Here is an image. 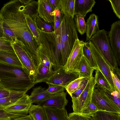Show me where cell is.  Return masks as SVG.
Returning <instances> with one entry per match:
<instances>
[{
  "label": "cell",
  "mask_w": 120,
  "mask_h": 120,
  "mask_svg": "<svg viewBox=\"0 0 120 120\" xmlns=\"http://www.w3.org/2000/svg\"><path fill=\"white\" fill-rule=\"evenodd\" d=\"M120 69L119 68H118L117 69L115 70L113 72H112L116 75L118 79L120 80Z\"/></svg>",
  "instance_id": "48"
},
{
  "label": "cell",
  "mask_w": 120,
  "mask_h": 120,
  "mask_svg": "<svg viewBox=\"0 0 120 120\" xmlns=\"http://www.w3.org/2000/svg\"><path fill=\"white\" fill-rule=\"evenodd\" d=\"M98 19V16L94 13L90 14L87 19L86 23L87 41H89L92 36L99 30Z\"/></svg>",
  "instance_id": "20"
},
{
  "label": "cell",
  "mask_w": 120,
  "mask_h": 120,
  "mask_svg": "<svg viewBox=\"0 0 120 120\" xmlns=\"http://www.w3.org/2000/svg\"><path fill=\"white\" fill-rule=\"evenodd\" d=\"M37 53L40 59V63L50 69L53 70L52 64L45 52L40 45L38 46L37 49Z\"/></svg>",
  "instance_id": "31"
},
{
  "label": "cell",
  "mask_w": 120,
  "mask_h": 120,
  "mask_svg": "<svg viewBox=\"0 0 120 120\" xmlns=\"http://www.w3.org/2000/svg\"><path fill=\"white\" fill-rule=\"evenodd\" d=\"M89 41L91 42L99 51L112 72L118 68L117 62L110 46L107 32L104 29L98 31Z\"/></svg>",
  "instance_id": "3"
},
{
  "label": "cell",
  "mask_w": 120,
  "mask_h": 120,
  "mask_svg": "<svg viewBox=\"0 0 120 120\" xmlns=\"http://www.w3.org/2000/svg\"><path fill=\"white\" fill-rule=\"evenodd\" d=\"M31 93L29 96V98L32 103L37 102L49 96L55 95L47 92L44 88L41 86L33 88Z\"/></svg>",
  "instance_id": "23"
},
{
  "label": "cell",
  "mask_w": 120,
  "mask_h": 120,
  "mask_svg": "<svg viewBox=\"0 0 120 120\" xmlns=\"http://www.w3.org/2000/svg\"><path fill=\"white\" fill-rule=\"evenodd\" d=\"M32 17L39 29L47 32H52L55 31L54 23H49L45 21L39 16L37 12L34 14Z\"/></svg>",
  "instance_id": "24"
},
{
  "label": "cell",
  "mask_w": 120,
  "mask_h": 120,
  "mask_svg": "<svg viewBox=\"0 0 120 120\" xmlns=\"http://www.w3.org/2000/svg\"><path fill=\"white\" fill-rule=\"evenodd\" d=\"M103 89L107 96L120 108V93L116 90L112 92Z\"/></svg>",
  "instance_id": "33"
},
{
  "label": "cell",
  "mask_w": 120,
  "mask_h": 120,
  "mask_svg": "<svg viewBox=\"0 0 120 120\" xmlns=\"http://www.w3.org/2000/svg\"><path fill=\"white\" fill-rule=\"evenodd\" d=\"M84 78H79L71 82L64 88L70 95L78 88Z\"/></svg>",
  "instance_id": "32"
},
{
  "label": "cell",
  "mask_w": 120,
  "mask_h": 120,
  "mask_svg": "<svg viewBox=\"0 0 120 120\" xmlns=\"http://www.w3.org/2000/svg\"><path fill=\"white\" fill-rule=\"evenodd\" d=\"M26 24L31 32L38 46L40 44L39 29L33 18L29 15L24 14Z\"/></svg>",
  "instance_id": "26"
},
{
  "label": "cell",
  "mask_w": 120,
  "mask_h": 120,
  "mask_svg": "<svg viewBox=\"0 0 120 120\" xmlns=\"http://www.w3.org/2000/svg\"><path fill=\"white\" fill-rule=\"evenodd\" d=\"M37 70L38 73L34 79L33 83L35 84L42 82H47L55 72L41 63L38 66Z\"/></svg>",
  "instance_id": "17"
},
{
  "label": "cell",
  "mask_w": 120,
  "mask_h": 120,
  "mask_svg": "<svg viewBox=\"0 0 120 120\" xmlns=\"http://www.w3.org/2000/svg\"><path fill=\"white\" fill-rule=\"evenodd\" d=\"M82 50L84 57L91 66L94 70H99L95 58L90 49L88 42H85Z\"/></svg>",
  "instance_id": "29"
},
{
  "label": "cell",
  "mask_w": 120,
  "mask_h": 120,
  "mask_svg": "<svg viewBox=\"0 0 120 120\" xmlns=\"http://www.w3.org/2000/svg\"><path fill=\"white\" fill-rule=\"evenodd\" d=\"M0 62L23 68L14 51L0 50Z\"/></svg>",
  "instance_id": "19"
},
{
  "label": "cell",
  "mask_w": 120,
  "mask_h": 120,
  "mask_svg": "<svg viewBox=\"0 0 120 120\" xmlns=\"http://www.w3.org/2000/svg\"><path fill=\"white\" fill-rule=\"evenodd\" d=\"M49 4L53 10H60V0H48Z\"/></svg>",
  "instance_id": "44"
},
{
  "label": "cell",
  "mask_w": 120,
  "mask_h": 120,
  "mask_svg": "<svg viewBox=\"0 0 120 120\" xmlns=\"http://www.w3.org/2000/svg\"><path fill=\"white\" fill-rule=\"evenodd\" d=\"M73 19L67 14H64L61 23L54 31L60 40L71 51L76 40L78 39Z\"/></svg>",
  "instance_id": "4"
},
{
  "label": "cell",
  "mask_w": 120,
  "mask_h": 120,
  "mask_svg": "<svg viewBox=\"0 0 120 120\" xmlns=\"http://www.w3.org/2000/svg\"><path fill=\"white\" fill-rule=\"evenodd\" d=\"M33 80L22 68L0 62V86L12 91H28Z\"/></svg>",
  "instance_id": "2"
},
{
  "label": "cell",
  "mask_w": 120,
  "mask_h": 120,
  "mask_svg": "<svg viewBox=\"0 0 120 120\" xmlns=\"http://www.w3.org/2000/svg\"><path fill=\"white\" fill-rule=\"evenodd\" d=\"M27 91H11L9 96L0 99V108L4 109L14 104L26 94Z\"/></svg>",
  "instance_id": "21"
},
{
  "label": "cell",
  "mask_w": 120,
  "mask_h": 120,
  "mask_svg": "<svg viewBox=\"0 0 120 120\" xmlns=\"http://www.w3.org/2000/svg\"><path fill=\"white\" fill-rule=\"evenodd\" d=\"M54 25L55 31L58 28L62 20L64 14L60 10L56 9L54 11Z\"/></svg>",
  "instance_id": "38"
},
{
  "label": "cell",
  "mask_w": 120,
  "mask_h": 120,
  "mask_svg": "<svg viewBox=\"0 0 120 120\" xmlns=\"http://www.w3.org/2000/svg\"><path fill=\"white\" fill-rule=\"evenodd\" d=\"M3 26V19L1 15L0 14V38L5 37V34Z\"/></svg>",
  "instance_id": "46"
},
{
  "label": "cell",
  "mask_w": 120,
  "mask_h": 120,
  "mask_svg": "<svg viewBox=\"0 0 120 120\" xmlns=\"http://www.w3.org/2000/svg\"><path fill=\"white\" fill-rule=\"evenodd\" d=\"M89 79L83 78L78 88L70 95L72 99L76 98L80 95L85 88Z\"/></svg>",
  "instance_id": "37"
},
{
  "label": "cell",
  "mask_w": 120,
  "mask_h": 120,
  "mask_svg": "<svg viewBox=\"0 0 120 120\" xmlns=\"http://www.w3.org/2000/svg\"><path fill=\"white\" fill-rule=\"evenodd\" d=\"M11 91L0 86V99L9 96Z\"/></svg>",
  "instance_id": "45"
},
{
  "label": "cell",
  "mask_w": 120,
  "mask_h": 120,
  "mask_svg": "<svg viewBox=\"0 0 120 120\" xmlns=\"http://www.w3.org/2000/svg\"><path fill=\"white\" fill-rule=\"evenodd\" d=\"M49 87L46 90L49 93L55 94L62 93L65 89L63 87L57 85H48Z\"/></svg>",
  "instance_id": "40"
},
{
  "label": "cell",
  "mask_w": 120,
  "mask_h": 120,
  "mask_svg": "<svg viewBox=\"0 0 120 120\" xmlns=\"http://www.w3.org/2000/svg\"><path fill=\"white\" fill-rule=\"evenodd\" d=\"M110 46L117 63L120 66V20L111 26L108 36Z\"/></svg>",
  "instance_id": "11"
},
{
  "label": "cell",
  "mask_w": 120,
  "mask_h": 120,
  "mask_svg": "<svg viewBox=\"0 0 120 120\" xmlns=\"http://www.w3.org/2000/svg\"><path fill=\"white\" fill-rule=\"evenodd\" d=\"M9 120H34L30 114L14 119H11Z\"/></svg>",
  "instance_id": "47"
},
{
  "label": "cell",
  "mask_w": 120,
  "mask_h": 120,
  "mask_svg": "<svg viewBox=\"0 0 120 120\" xmlns=\"http://www.w3.org/2000/svg\"><path fill=\"white\" fill-rule=\"evenodd\" d=\"M88 117L91 120H120V113L99 111Z\"/></svg>",
  "instance_id": "22"
},
{
  "label": "cell",
  "mask_w": 120,
  "mask_h": 120,
  "mask_svg": "<svg viewBox=\"0 0 120 120\" xmlns=\"http://www.w3.org/2000/svg\"><path fill=\"white\" fill-rule=\"evenodd\" d=\"M84 43L79 38L76 40L67 62L64 67L66 72L75 71L83 56L82 49Z\"/></svg>",
  "instance_id": "8"
},
{
  "label": "cell",
  "mask_w": 120,
  "mask_h": 120,
  "mask_svg": "<svg viewBox=\"0 0 120 120\" xmlns=\"http://www.w3.org/2000/svg\"><path fill=\"white\" fill-rule=\"evenodd\" d=\"M75 0H60V10L64 14H67L74 18L75 16Z\"/></svg>",
  "instance_id": "27"
},
{
  "label": "cell",
  "mask_w": 120,
  "mask_h": 120,
  "mask_svg": "<svg viewBox=\"0 0 120 120\" xmlns=\"http://www.w3.org/2000/svg\"><path fill=\"white\" fill-rule=\"evenodd\" d=\"M68 116L69 120H91L87 117L73 112L69 113Z\"/></svg>",
  "instance_id": "42"
},
{
  "label": "cell",
  "mask_w": 120,
  "mask_h": 120,
  "mask_svg": "<svg viewBox=\"0 0 120 120\" xmlns=\"http://www.w3.org/2000/svg\"><path fill=\"white\" fill-rule=\"evenodd\" d=\"M94 78L95 84L105 89L113 91L109 83L99 69L96 70Z\"/></svg>",
  "instance_id": "28"
},
{
  "label": "cell",
  "mask_w": 120,
  "mask_h": 120,
  "mask_svg": "<svg viewBox=\"0 0 120 120\" xmlns=\"http://www.w3.org/2000/svg\"><path fill=\"white\" fill-rule=\"evenodd\" d=\"M37 12L39 17L47 22H54V11L48 0H38Z\"/></svg>",
  "instance_id": "14"
},
{
  "label": "cell",
  "mask_w": 120,
  "mask_h": 120,
  "mask_svg": "<svg viewBox=\"0 0 120 120\" xmlns=\"http://www.w3.org/2000/svg\"><path fill=\"white\" fill-rule=\"evenodd\" d=\"M95 85L92 75L89 79L84 90L76 98H72L73 112L81 115L83 111L91 102L93 91Z\"/></svg>",
  "instance_id": "7"
},
{
  "label": "cell",
  "mask_w": 120,
  "mask_h": 120,
  "mask_svg": "<svg viewBox=\"0 0 120 120\" xmlns=\"http://www.w3.org/2000/svg\"><path fill=\"white\" fill-rule=\"evenodd\" d=\"M24 4L21 0H10L4 4L0 10L3 23L14 34L31 52L35 51L37 44L28 27L24 14Z\"/></svg>",
  "instance_id": "1"
},
{
  "label": "cell",
  "mask_w": 120,
  "mask_h": 120,
  "mask_svg": "<svg viewBox=\"0 0 120 120\" xmlns=\"http://www.w3.org/2000/svg\"><path fill=\"white\" fill-rule=\"evenodd\" d=\"M111 75L116 90L120 93V80L116 75L111 71Z\"/></svg>",
  "instance_id": "43"
},
{
  "label": "cell",
  "mask_w": 120,
  "mask_h": 120,
  "mask_svg": "<svg viewBox=\"0 0 120 120\" xmlns=\"http://www.w3.org/2000/svg\"><path fill=\"white\" fill-rule=\"evenodd\" d=\"M68 120H69V119H68Z\"/></svg>",
  "instance_id": "50"
},
{
  "label": "cell",
  "mask_w": 120,
  "mask_h": 120,
  "mask_svg": "<svg viewBox=\"0 0 120 120\" xmlns=\"http://www.w3.org/2000/svg\"><path fill=\"white\" fill-rule=\"evenodd\" d=\"M79 77L77 72H67L63 67L55 71L52 76L45 82L48 85H59L64 88L71 82Z\"/></svg>",
  "instance_id": "10"
},
{
  "label": "cell",
  "mask_w": 120,
  "mask_h": 120,
  "mask_svg": "<svg viewBox=\"0 0 120 120\" xmlns=\"http://www.w3.org/2000/svg\"><path fill=\"white\" fill-rule=\"evenodd\" d=\"M75 16L73 19L76 29L82 35L86 33V26L84 19L85 17L79 14Z\"/></svg>",
  "instance_id": "30"
},
{
  "label": "cell",
  "mask_w": 120,
  "mask_h": 120,
  "mask_svg": "<svg viewBox=\"0 0 120 120\" xmlns=\"http://www.w3.org/2000/svg\"><path fill=\"white\" fill-rule=\"evenodd\" d=\"M90 49L95 58L100 70L108 81L113 91L116 90L111 75V68L97 48L90 41L88 42Z\"/></svg>",
  "instance_id": "9"
},
{
  "label": "cell",
  "mask_w": 120,
  "mask_h": 120,
  "mask_svg": "<svg viewBox=\"0 0 120 120\" xmlns=\"http://www.w3.org/2000/svg\"><path fill=\"white\" fill-rule=\"evenodd\" d=\"M48 120H68V114L65 108L58 109L55 108L44 107Z\"/></svg>",
  "instance_id": "16"
},
{
  "label": "cell",
  "mask_w": 120,
  "mask_h": 120,
  "mask_svg": "<svg viewBox=\"0 0 120 120\" xmlns=\"http://www.w3.org/2000/svg\"><path fill=\"white\" fill-rule=\"evenodd\" d=\"M3 28L6 38L12 43L16 39L13 32L8 26L3 23Z\"/></svg>",
  "instance_id": "39"
},
{
  "label": "cell",
  "mask_w": 120,
  "mask_h": 120,
  "mask_svg": "<svg viewBox=\"0 0 120 120\" xmlns=\"http://www.w3.org/2000/svg\"><path fill=\"white\" fill-rule=\"evenodd\" d=\"M94 70L83 56L75 71L78 73L79 78L89 79L93 75Z\"/></svg>",
  "instance_id": "18"
},
{
  "label": "cell",
  "mask_w": 120,
  "mask_h": 120,
  "mask_svg": "<svg viewBox=\"0 0 120 120\" xmlns=\"http://www.w3.org/2000/svg\"><path fill=\"white\" fill-rule=\"evenodd\" d=\"M32 104L29 96L26 94L14 104L4 109L11 113L27 115Z\"/></svg>",
  "instance_id": "13"
},
{
  "label": "cell",
  "mask_w": 120,
  "mask_h": 120,
  "mask_svg": "<svg viewBox=\"0 0 120 120\" xmlns=\"http://www.w3.org/2000/svg\"><path fill=\"white\" fill-rule=\"evenodd\" d=\"M10 119H0V120H9Z\"/></svg>",
  "instance_id": "49"
},
{
  "label": "cell",
  "mask_w": 120,
  "mask_h": 120,
  "mask_svg": "<svg viewBox=\"0 0 120 120\" xmlns=\"http://www.w3.org/2000/svg\"><path fill=\"white\" fill-rule=\"evenodd\" d=\"M0 50L14 51L12 43L5 37L0 38Z\"/></svg>",
  "instance_id": "36"
},
{
  "label": "cell",
  "mask_w": 120,
  "mask_h": 120,
  "mask_svg": "<svg viewBox=\"0 0 120 120\" xmlns=\"http://www.w3.org/2000/svg\"><path fill=\"white\" fill-rule=\"evenodd\" d=\"M95 3L94 0H75V15L79 14L85 17L87 13L92 11Z\"/></svg>",
  "instance_id": "15"
},
{
  "label": "cell",
  "mask_w": 120,
  "mask_h": 120,
  "mask_svg": "<svg viewBox=\"0 0 120 120\" xmlns=\"http://www.w3.org/2000/svg\"><path fill=\"white\" fill-rule=\"evenodd\" d=\"M27 115L11 113L7 111L4 109L0 108V119H14Z\"/></svg>",
  "instance_id": "35"
},
{
  "label": "cell",
  "mask_w": 120,
  "mask_h": 120,
  "mask_svg": "<svg viewBox=\"0 0 120 120\" xmlns=\"http://www.w3.org/2000/svg\"><path fill=\"white\" fill-rule=\"evenodd\" d=\"M66 97V93L64 91L45 98L38 102L37 105L43 107L62 109L65 108L68 102Z\"/></svg>",
  "instance_id": "12"
},
{
  "label": "cell",
  "mask_w": 120,
  "mask_h": 120,
  "mask_svg": "<svg viewBox=\"0 0 120 120\" xmlns=\"http://www.w3.org/2000/svg\"><path fill=\"white\" fill-rule=\"evenodd\" d=\"M28 113L34 120H48L44 107L37 105H32Z\"/></svg>",
  "instance_id": "25"
},
{
  "label": "cell",
  "mask_w": 120,
  "mask_h": 120,
  "mask_svg": "<svg viewBox=\"0 0 120 120\" xmlns=\"http://www.w3.org/2000/svg\"><path fill=\"white\" fill-rule=\"evenodd\" d=\"M99 111L100 110L91 101L89 105L83 111L81 115L86 117H89Z\"/></svg>",
  "instance_id": "34"
},
{
  "label": "cell",
  "mask_w": 120,
  "mask_h": 120,
  "mask_svg": "<svg viewBox=\"0 0 120 120\" xmlns=\"http://www.w3.org/2000/svg\"><path fill=\"white\" fill-rule=\"evenodd\" d=\"M12 45L23 68L34 80L38 71L30 52L22 43L17 39L12 43Z\"/></svg>",
  "instance_id": "5"
},
{
  "label": "cell",
  "mask_w": 120,
  "mask_h": 120,
  "mask_svg": "<svg viewBox=\"0 0 120 120\" xmlns=\"http://www.w3.org/2000/svg\"><path fill=\"white\" fill-rule=\"evenodd\" d=\"M91 101L100 111L120 113V108L107 96L103 88L96 84L93 91Z\"/></svg>",
  "instance_id": "6"
},
{
  "label": "cell",
  "mask_w": 120,
  "mask_h": 120,
  "mask_svg": "<svg viewBox=\"0 0 120 120\" xmlns=\"http://www.w3.org/2000/svg\"><path fill=\"white\" fill-rule=\"evenodd\" d=\"M110 2L113 11L116 16L120 19V0H108Z\"/></svg>",
  "instance_id": "41"
}]
</instances>
